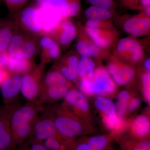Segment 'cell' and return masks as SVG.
Instances as JSON below:
<instances>
[{
    "instance_id": "43",
    "label": "cell",
    "mask_w": 150,
    "mask_h": 150,
    "mask_svg": "<svg viewBox=\"0 0 150 150\" xmlns=\"http://www.w3.org/2000/svg\"><path fill=\"white\" fill-rule=\"evenodd\" d=\"M9 58L6 51L0 53V67L6 69Z\"/></svg>"
},
{
    "instance_id": "40",
    "label": "cell",
    "mask_w": 150,
    "mask_h": 150,
    "mask_svg": "<svg viewBox=\"0 0 150 150\" xmlns=\"http://www.w3.org/2000/svg\"><path fill=\"white\" fill-rule=\"evenodd\" d=\"M141 103V100L138 98H131L128 103L127 112L129 111L132 112L135 111L139 107Z\"/></svg>"
},
{
    "instance_id": "25",
    "label": "cell",
    "mask_w": 150,
    "mask_h": 150,
    "mask_svg": "<svg viewBox=\"0 0 150 150\" xmlns=\"http://www.w3.org/2000/svg\"><path fill=\"white\" fill-rule=\"evenodd\" d=\"M43 142L48 150H70V144L60 136L49 137Z\"/></svg>"
},
{
    "instance_id": "49",
    "label": "cell",
    "mask_w": 150,
    "mask_h": 150,
    "mask_svg": "<svg viewBox=\"0 0 150 150\" xmlns=\"http://www.w3.org/2000/svg\"><path fill=\"white\" fill-rule=\"evenodd\" d=\"M17 150H25L24 149H23L22 148H21L20 146H19L18 148L17 149Z\"/></svg>"
},
{
    "instance_id": "30",
    "label": "cell",
    "mask_w": 150,
    "mask_h": 150,
    "mask_svg": "<svg viewBox=\"0 0 150 150\" xmlns=\"http://www.w3.org/2000/svg\"><path fill=\"white\" fill-rule=\"evenodd\" d=\"M70 150H96L91 147L86 142L84 137L76 138L69 144Z\"/></svg>"
},
{
    "instance_id": "22",
    "label": "cell",
    "mask_w": 150,
    "mask_h": 150,
    "mask_svg": "<svg viewBox=\"0 0 150 150\" xmlns=\"http://www.w3.org/2000/svg\"><path fill=\"white\" fill-rule=\"evenodd\" d=\"M84 14L86 17L88 19L102 21L108 20L112 17V13L109 10L93 6L87 9Z\"/></svg>"
},
{
    "instance_id": "28",
    "label": "cell",
    "mask_w": 150,
    "mask_h": 150,
    "mask_svg": "<svg viewBox=\"0 0 150 150\" xmlns=\"http://www.w3.org/2000/svg\"><path fill=\"white\" fill-rule=\"evenodd\" d=\"M137 42L131 38H124L118 41L116 46V50L120 54H124L129 51L131 54Z\"/></svg>"
},
{
    "instance_id": "45",
    "label": "cell",
    "mask_w": 150,
    "mask_h": 150,
    "mask_svg": "<svg viewBox=\"0 0 150 150\" xmlns=\"http://www.w3.org/2000/svg\"><path fill=\"white\" fill-rule=\"evenodd\" d=\"M11 75L8 70L0 67V86L4 81Z\"/></svg>"
},
{
    "instance_id": "38",
    "label": "cell",
    "mask_w": 150,
    "mask_h": 150,
    "mask_svg": "<svg viewBox=\"0 0 150 150\" xmlns=\"http://www.w3.org/2000/svg\"><path fill=\"white\" fill-rule=\"evenodd\" d=\"M86 1L92 6L108 10L112 8L113 5L112 0H86Z\"/></svg>"
},
{
    "instance_id": "36",
    "label": "cell",
    "mask_w": 150,
    "mask_h": 150,
    "mask_svg": "<svg viewBox=\"0 0 150 150\" xmlns=\"http://www.w3.org/2000/svg\"><path fill=\"white\" fill-rule=\"evenodd\" d=\"M54 43L53 39L48 36H44L40 39V45L43 49L44 57L47 59L49 58L48 51Z\"/></svg>"
},
{
    "instance_id": "12",
    "label": "cell",
    "mask_w": 150,
    "mask_h": 150,
    "mask_svg": "<svg viewBox=\"0 0 150 150\" xmlns=\"http://www.w3.org/2000/svg\"><path fill=\"white\" fill-rule=\"evenodd\" d=\"M70 86H57L41 87L37 100L40 104H48L64 97L70 89Z\"/></svg>"
},
{
    "instance_id": "24",
    "label": "cell",
    "mask_w": 150,
    "mask_h": 150,
    "mask_svg": "<svg viewBox=\"0 0 150 150\" xmlns=\"http://www.w3.org/2000/svg\"><path fill=\"white\" fill-rule=\"evenodd\" d=\"M130 98V94L126 91H121L118 94L115 108L116 114L119 118H123L127 112V107Z\"/></svg>"
},
{
    "instance_id": "42",
    "label": "cell",
    "mask_w": 150,
    "mask_h": 150,
    "mask_svg": "<svg viewBox=\"0 0 150 150\" xmlns=\"http://www.w3.org/2000/svg\"><path fill=\"white\" fill-rule=\"evenodd\" d=\"M60 53V49L59 45L57 43H54L48 51L49 58L56 59L59 57Z\"/></svg>"
},
{
    "instance_id": "16",
    "label": "cell",
    "mask_w": 150,
    "mask_h": 150,
    "mask_svg": "<svg viewBox=\"0 0 150 150\" xmlns=\"http://www.w3.org/2000/svg\"><path fill=\"white\" fill-rule=\"evenodd\" d=\"M32 67V62L30 59L24 57L15 59L10 56L6 69L11 75H24L31 71Z\"/></svg>"
},
{
    "instance_id": "32",
    "label": "cell",
    "mask_w": 150,
    "mask_h": 150,
    "mask_svg": "<svg viewBox=\"0 0 150 150\" xmlns=\"http://www.w3.org/2000/svg\"><path fill=\"white\" fill-rule=\"evenodd\" d=\"M79 87L82 93L88 96L93 95L92 79H90L87 76L81 78L80 82Z\"/></svg>"
},
{
    "instance_id": "47",
    "label": "cell",
    "mask_w": 150,
    "mask_h": 150,
    "mask_svg": "<svg viewBox=\"0 0 150 150\" xmlns=\"http://www.w3.org/2000/svg\"><path fill=\"white\" fill-rule=\"evenodd\" d=\"M141 3L142 5L146 7L150 6V0H141Z\"/></svg>"
},
{
    "instance_id": "17",
    "label": "cell",
    "mask_w": 150,
    "mask_h": 150,
    "mask_svg": "<svg viewBox=\"0 0 150 150\" xmlns=\"http://www.w3.org/2000/svg\"><path fill=\"white\" fill-rule=\"evenodd\" d=\"M95 106L105 115L112 119L117 118L115 105L110 100L101 96L97 97L94 102Z\"/></svg>"
},
{
    "instance_id": "18",
    "label": "cell",
    "mask_w": 150,
    "mask_h": 150,
    "mask_svg": "<svg viewBox=\"0 0 150 150\" xmlns=\"http://www.w3.org/2000/svg\"><path fill=\"white\" fill-rule=\"evenodd\" d=\"M87 35L92 40L95 46L98 48H105L110 46V40L103 33L100 28L86 27Z\"/></svg>"
},
{
    "instance_id": "21",
    "label": "cell",
    "mask_w": 150,
    "mask_h": 150,
    "mask_svg": "<svg viewBox=\"0 0 150 150\" xmlns=\"http://www.w3.org/2000/svg\"><path fill=\"white\" fill-rule=\"evenodd\" d=\"M95 65V62L90 58L82 56L79 60L77 69L78 76L81 78L87 76L90 79H92Z\"/></svg>"
},
{
    "instance_id": "26",
    "label": "cell",
    "mask_w": 150,
    "mask_h": 150,
    "mask_svg": "<svg viewBox=\"0 0 150 150\" xmlns=\"http://www.w3.org/2000/svg\"><path fill=\"white\" fill-rule=\"evenodd\" d=\"M77 51L81 56L83 57H92L96 50V46L93 43L80 40L77 43Z\"/></svg>"
},
{
    "instance_id": "8",
    "label": "cell",
    "mask_w": 150,
    "mask_h": 150,
    "mask_svg": "<svg viewBox=\"0 0 150 150\" xmlns=\"http://www.w3.org/2000/svg\"><path fill=\"white\" fill-rule=\"evenodd\" d=\"M21 77L20 75H11L0 86L3 102L6 105L14 104L18 99L21 88Z\"/></svg>"
},
{
    "instance_id": "29",
    "label": "cell",
    "mask_w": 150,
    "mask_h": 150,
    "mask_svg": "<svg viewBox=\"0 0 150 150\" xmlns=\"http://www.w3.org/2000/svg\"><path fill=\"white\" fill-rule=\"evenodd\" d=\"M12 32L8 27L0 29V53L6 51L12 38Z\"/></svg>"
},
{
    "instance_id": "27",
    "label": "cell",
    "mask_w": 150,
    "mask_h": 150,
    "mask_svg": "<svg viewBox=\"0 0 150 150\" xmlns=\"http://www.w3.org/2000/svg\"><path fill=\"white\" fill-rule=\"evenodd\" d=\"M11 105L0 108V136L10 128L9 115Z\"/></svg>"
},
{
    "instance_id": "13",
    "label": "cell",
    "mask_w": 150,
    "mask_h": 150,
    "mask_svg": "<svg viewBox=\"0 0 150 150\" xmlns=\"http://www.w3.org/2000/svg\"><path fill=\"white\" fill-rule=\"evenodd\" d=\"M76 30L72 22L68 18L64 19L61 21L59 27L52 34L57 36L59 43L63 46L69 44L74 39Z\"/></svg>"
},
{
    "instance_id": "3",
    "label": "cell",
    "mask_w": 150,
    "mask_h": 150,
    "mask_svg": "<svg viewBox=\"0 0 150 150\" xmlns=\"http://www.w3.org/2000/svg\"><path fill=\"white\" fill-rule=\"evenodd\" d=\"M40 113L33 125L29 138L43 142L49 137L60 136L48 108H44Z\"/></svg>"
},
{
    "instance_id": "46",
    "label": "cell",
    "mask_w": 150,
    "mask_h": 150,
    "mask_svg": "<svg viewBox=\"0 0 150 150\" xmlns=\"http://www.w3.org/2000/svg\"><path fill=\"white\" fill-rule=\"evenodd\" d=\"M144 67L147 70L148 72H150V59L148 58L144 62Z\"/></svg>"
},
{
    "instance_id": "33",
    "label": "cell",
    "mask_w": 150,
    "mask_h": 150,
    "mask_svg": "<svg viewBox=\"0 0 150 150\" xmlns=\"http://www.w3.org/2000/svg\"><path fill=\"white\" fill-rule=\"evenodd\" d=\"M80 4L79 0H69L68 9L65 19L76 16L80 11Z\"/></svg>"
},
{
    "instance_id": "19",
    "label": "cell",
    "mask_w": 150,
    "mask_h": 150,
    "mask_svg": "<svg viewBox=\"0 0 150 150\" xmlns=\"http://www.w3.org/2000/svg\"><path fill=\"white\" fill-rule=\"evenodd\" d=\"M24 41V39L21 35L13 36L6 50L9 56L15 59L23 58V48Z\"/></svg>"
},
{
    "instance_id": "5",
    "label": "cell",
    "mask_w": 150,
    "mask_h": 150,
    "mask_svg": "<svg viewBox=\"0 0 150 150\" xmlns=\"http://www.w3.org/2000/svg\"><path fill=\"white\" fill-rule=\"evenodd\" d=\"M36 5L39 9L42 23V34L46 35L53 34L64 19L61 11L46 3Z\"/></svg>"
},
{
    "instance_id": "10",
    "label": "cell",
    "mask_w": 150,
    "mask_h": 150,
    "mask_svg": "<svg viewBox=\"0 0 150 150\" xmlns=\"http://www.w3.org/2000/svg\"><path fill=\"white\" fill-rule=\"evenodd\" d=\"M150 20L147 16H136L127 20L123 25V29L128 34L139 37L147 34L150 30Z\"/></svg>"
},
{
    "instance_id": "51",
    "label": "cell",
    "mask_w": 150,
    "mask_h": 150,
    "mask_svg": "<svg viewBox=\"0 0 150 150\" xmlns=\"http://www.w3.org/2000/svg\"><path fill=\"white\" fill-rule=\"evenodd\" d=\"M110 150H112V149H110Z\"/></svg>"
},
{
    "instance_id": "44",
    "label": "cell",
    "mask_w": 150,
    "mask_h": 150,
    "mask_svg": "<svg viewBox=\"0 0 150 150\" xmlns=\"http://www.w3.org/2000/svg\"><path fill=\"white\" fill-rule=\"evenodd\" d=\"M102 21L96 20L88 19L86 23V27L90 28H100L102 26Z\"/></svg>"
},
{
    "instance_id": "2",
    "label": "cell",
    "mask_w": 150,
    "mask_h": 150,
    "mask_svg": "<svg viewBox=\"0 0 150 150\" xmlns=\"http://www.w3.org/2000/svg\"><path fill=\"white\" fill-rule=\"evenodd\" d=\"M57 132L69 144L90 131L81 118L75 115L64 105L48 107Z\"/></svg>"
},
{
    "instance_id": "31",
    "label": "cell",
    "mask_w": 150,
    "mask_h": 150,
    "mask_svg": "<svg viewBox=\"0 0 150 150\" xmlns=\"http://www.w3.org/2000/svg\"><path fill=\"white\" fill-rule=\"evenodd\" d=\"M142 89L145 100L150 103V74L147 72L142 75Z\"/></svg>"
},
{
    "instance_id": "48",
    "label": "cell",
    "mask_w": 150,
    "mask_h": 150,
    "mask_svg": "<svg viewBox=\"0 0 150 150\" xmlns=\"http://www.w3.org/2000/svg\"><path fill=\"white\" fill-rule=\"evenodd\" d=\"M145 12L146 15L147 16V17H149L150 15V6L145 7Z\"/></svg>"
},
{
    "instance_id": "39",
    "label": "cell",
    "mask_w": 150,
    "mask_h": 150,
    "mask_svg": "<svg viewBox=\"0 0 150 150\" xmlns=\"http://www.w3.org/2000/svg\"><path fill=\"white\" fill-rule=\"evenodd\" d=\"M143 51L142 46L139 43H137L135 48L131 54V61L134 62H137L142 59L143 56Z\"/></svg>"
},
{
    "instance_id": "37",
    "label": "cell",
    "mask_w": 150,
    "mask_h": 150,
    "mask_svg": "<svg viewBox=\"0 0 150 150\" xmlns=\"http://www.w3.org/2000/svg\"><path fill=\"white\" fill-rule=\"evenodd\" d=\"M60 73L68 81H73L76 79L78 76L77 71H73L67 66H63L60 68Z\"/></svg>"
},
{
    "instance_id": "9",
    "label": "cell",
    "mask_w": 150,
    "mask_h": 150,
    "mask_svg": "<svg viewBox=\"0 0 150 150\" xmlns=\"http://www.w3.org/2000/svg\"><path fill=\"white\" fill-rule=\"evenodd\" d=\"M21 21L30 32L42 34V23L38 7L36 4L25 8L20 14Z\"/></svg>"
},
{
    "instance_id": "14",
    "label": "cell",
    "mask_w": 150,
    "mask_h": 150,
    "mask_svg": "<svg viewBox=\"0 0 150 150\" xmlns=\"http://www.w3.org/2000/svg\"><path fill=\"white\" fill-rule=\"evenodd\" d=\"M122 150H150L149 139H140L129 135L123 136L121 134L114 137Z\"/></svg>"
},
{
    "instance_id": "4",
    "label": "cell",
    "mask_w": 150,
    "mask_h": 150,
    "mask_svg": "<svg viewBox=\"0 0 150 150\" xmlns=\"http://www.w3.org/2000/svg\"><path fill=\"white\" fill-rule=\"evenodd\" d=\"M43 70V65H41L21 77V92L28 101L36 100L38 98L41 88Z\"/></svg>"
},
{
    "instance_id": "23",
    "label": "cell",
    "mask_w": 150,
    "mask_h": 150,
    "mask_svg": "<svg viewBox=\"0 0 150 150\" xmlns=\"http://www.w3.org/2000/svg\"><path fill=\"white\" fill-rule=\"evenodd\" d=\"M102 121L105 127L112 132L114 137L120 135L124 126V122L122 118L117 117L116 119H112L109 116L102 113Z\"/></svg>"
},
{
    "instance_id": "34",
    "label": "cell",
    "mask_w": 150,
    "mask_h": 150,
    "mask_svg": "<svg viewBox=\"0 0 150 150\" xmlns=\"http://www.w3.org/2000/svg\"><path fill=\"white\" fill-rule=\"evenodd\" d=\"M36 51V46L34 42L31 40H25L23 48V57L30 59L34 56Z\"/></svg>"
},
{
    "instance_id": "20",
    "label": "cell",
    "mask_w": 150,
    "mask_h": 150,
    "mask_svg": "<svg viewBox=\"0 0 150 150\" xmlns=\"http://www.w3.org/2000/svg\"><path fill=\"white\" fill-rule=\"evenodd\" d=\"M69 86V81L60 72L52 70L48 72L44 77L41 87L52 86Z\"/></svg>"
},
{
    "instance_id": "11",
    "label": "cell",
    "mask_w": 150,
    "mask_h": 150,
    "mask_svg": "<svg viewBox=\"0 0 150 150\" xmlns=\"http://www.w3.org/2000/svg\"><path fill=\"white\" fill-rule=\"evenodd\" d=\"M107 70L114 82L119 86L129 83L135 76V71L132 67L119 65L117 63L109 64Z\"/></svg>"
},
{
    "instance_id": "7",
    "label": "cell",
    "mask_w": 150,
    "mask_h": 150,
    "mask_svg": "<svg viewBox=\"0 0 150 150\" xmlns=\"http://www.w3.org/2000/svg\"><path fill=\"white\" fill-rule=\"evenodd\" d=\"M64 105L80 118L81 115L88 113L89 105L83 93L75 88H71L64 97Z\"/></svg>"
},
{
    "instance_id": "50",
    "label": "cell",
    "mask_w": 150,
    "mask_h": 150,
    "mask_svg": "<svg viewBox=\"0 0 150 150\" xmlns=\"http://www.w3.org/2000/svg\"><path fill=\"white\" fill-rule=\"evenodd\" d=\"M1 22H0V27H1Z\"/></svg>"
},
{
    "instance_id": "35",
    "label": "cell",
    "mask_w": 150,
    "mask_h": 150,
    "mask_svg": "<svg viewBox=\"0 0 150 150\" xmlns=\"http://www.w3.org/2000/svg\"><path fill=\"white\" fill-rule=\"evenodd\" d=\"M29 0H4L6 6L11 12H15L21 8Z\"/></svg>"
},
{
    "instance_id": "41",
    "label": "cell",
    "mask_w": 150,
    "mask_h": 150,
    "mask_svg": "<svg viewBox=\"0 0 150 150\" xmlns=\"http://www.w3.org/2000/svg\"><path fill=\"white\" fill-rule=\"evenodd\" d=\"M79 60L76 56H71L68 58L67 61V67L74 71H77Z\"/></svg>"
},
{
    "instance_id": "15",
    "label": "cell",
    "mask_w": 150,
    "mask_h": 150,
    "mask_svg": "<svg viewBox=\"0 0 150 150\" xmlns=\"http://www.w3.org/2000/svg\"><path fill=\"white\" fill-rule=\"evenodd\" d=\"M150 120L146 115L137 116L131 123L130 136L140 139H149Z\"/></svg>"
},
{
    "instance_id": "6",
    "label": "cell",
    "mask_w": 150,
    "mask_h": 150,
    "mask_svg": "<svg viewBox=\"0 0 150 150\" xmlns=\"http://www.w3.org/2000/svg\"><path fill=\"white\" fill-rule=\"evenodd\" d=\"M92 81L93 95H110L116 91V84L108 70L103 67H98L95 69Z\"/></svg>"
},
{
    "instance_id": "1",
    "label": "cell",
    "mask_w": 150,
    "mask_h": 150,
    "mask_svg": "<svg viewBox=\"0 0 150 150\" xmlns=\"http://www.w3.org/2000/svg\"><path fill=\"white\" fill-rule=\"evenodd\" d=\"M38 100L28 101L24 105H11L10 125L16 146L31 136L33 127L39 114L44 109Z\"/></svg>"
}]
</instances>
